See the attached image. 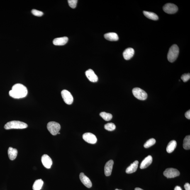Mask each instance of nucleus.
I'll return each mask as SVG.
<instances>
[{"mask_svg":"<svg viewBox=\"0 0 190 190\" xmlns=\"http://www.w3.org/2000/svg\"><path fill=\"white\" fill-rule=\"evenodd\" d=\"M28 92V89L25 86L21 84H17L13 86L9 94L15 99H20L26 97Z\"/></svg>","mask_w":190,"mask_h":190,"instance_id":"1","label":"nucleus"},{"mask_svg":"<svg viewBox=\"0 0 190 190\" xmlns=\"http://www.w3.org/2000/svg\"><path fill=\"white\" fill-rule=\"evenodd\" d=\"M27 124L19 121H12L8 122L5 125L4 128L6 130L11 129H23L28 127Z\"/></svg>","mask_w":190,"mask_h":190,"instance_id":"2","label":"nucleus"},{"mask_svg":"<svg viewBox=\"0 0 190 190\" xmlns=\"http://www.w3.org/2000/svg\"><path fill=\"white\" fill-rule=\"evenodd\" d=\"M179 49L176 45H173L169 49L167 55V58L169 61L173 62L177 59L179 55Z\"/></svg>","mask_w":190,"mask_h":190,"instance_id":"3","label":"nucleus"},{"mask_svg":"<svg viewBox=\"0 0 190 190\" xmlns=\"http://www.w3.org/2000/svg\"><path fill=\"white\" fill-rule=\"evenodd\" d=\"M48 130L52 135L54 136L57 135L61 129V126L59 123L55 122H49L47 124Z\"/></svg>","mask_w":190,"mask_h":190,"instance_id":"4","label":"nucleus"},{"mask_svg":"<svg viewBox=\"0 0 190 190\" xmlns=\"http://www.w3.org/2000/svg\"><path fill=\"white\" fill-rule=\"evenodd\" d=\"M132 93L136 98L140 100L144 101L147 99V95L145 91L140 88H135L132 90Z\"/></svg>","mask_w":190,"mask_h":190,"instance_id":"5","label":"nucleus"},{"mask_svg":"<svg viewBox=\"0 0 190 190\" xmlns=\"http://www.w3.org/2000/svg\"><path fill=\"white\" fill-rule=\"evenodd\" d=\"M61 96L64 101L66 104H72L73 102V98L71 93L67 90L64 89L62 91Z\"/></svg>","mask_w":190,"mask_h":190,"instance_id":"6","label":"nucleus"},{"mask_svg":"<svg viewBox=\"0 0 190 190\" xmlns=\"http://www.w3.org/2000/svg\"><path fill=\"white\" fill-rule=\"evenodd\" d=\"M163 174L167 178H172L179 176L180 173L177 169L169 168L164 171Z\"/></svg>","mask_w":190,"mask_h":190,"instance_id":"7","label":"nucleus"},{"mask_svg":"<svg viewBox=\"0 0 190 190\" xmlns=\"http://www.w3.org/2000/svg\"><path fill=\"white\" fill-rule=\"evenodd\" d=\"M163 10L164 12L168 14H174L178 11L177 6L175 4L172 3H167L163 7Z\"/></svg>","mask_w":190,"mask_h":190,"instance_id":"8","label":"nucleus"},{"mask_svg":"<svg viewBox=\"0 0 190 190\" xmlns=\"http://www.w3.org/2000/svg\"><path fill=\"white\" fill-rule=\"evenodd\" d=\"M83 139L89 143L94 144L97 142V139L95 135L91 133H86L82 136Z\"/></svg>","mask_w":190,"mask_h":190,"instance_id":"9","label":"nucleus"},{"mask_svg":"<svg viewBox=\"0 0 190 190\" xmlns=\"http://www.w3.org/2000/svg\"><path fill=\"white\" fill-rule=\"evenodd\" d=\"M42 164L45 168L47 169L50 168L52 164V160L48 155L45 154L41 158Z\"/></svg>","mask_w":190,"mask_h":190,"instance_id":"10","label":"nucleus"},{"mask_svg":"<svg viewBox=\"0 0 190 190\" xmlns=\"http://www.w3.org/2000/svg\"><path fill=\"white\" fill-rule=\"evenodd\" d=\"M80 179L81 182L86 187L90 188L92 186V183L90 180L87 176L85 175L84 173H81L80 174Z\"/></svg>","mask_w":190,"mask_h":190,"instance_id":"11","label":"nucleus"},{"mask_svg":"<svg viewBox=\"0 0 190 190\" xmlns=\"http://www.w3.org/2000/svg\"><path fill=\"white\" fill-rule=\"evenodd\" d=\"M86 77L90 81L93 82H96L98 81V77L95 74L94 71L91 69H89L85 72Z\"/></svg>","mask_w":190,"mask_h":190,"instance_id":"12","label":"nucleus"},{"mask_svg":"<svg viewBox=\"0 0 190 190\" xmlns=\"http://www.w3.org/2000/svg\"><path fill=\"white\" fill-rule=\"evenodd\" d=\"M114 162L112 160L108 161L105 166L104 172L105 175L106 176L111 175L112 170Z\"/></svg>","mask_w":190,"mask_h":190,"instance_id":"13","label":"nucleus"},{"mask_svg":"<svg viewBox=\"0 0 190 190\" xmlns=\"http://www.w3.org/2000/svg\"><path fill=\"white\" fill-rule=\"evenodd\" d=\"M152 156L149 155L146 157L145 159L142 161L140 165V168L145 169L152 164Z\"/></svg>","mask_w":190,"mask_h":190,"instance_id":"14","label":"nucleus"},{"mask_svg":"<svg viewBox=\"0 0 190 190\" xmlns=\"http://www.w3.org/2000/svg\"><path fill=\"white\" fill-rule=\"evenodd\" d=\"M68 40V38L67 37H59L54 39L53 43L55 45H63L67 43Z\"/></svg>","mask_w":190,"mask_h":190,"instance_id":"15","label":"nucleus"},{"mask_svg":"<svg viewBox=\"0 0 190 190\" xmlns=\"http://www.w3.org/2000/svg\"><path fill=\"white\" fill-rule=\"evenodd\" d=\"M135 53V51L133 48H128L125 50L123 53V57L125 60H130L133 57Z\"/></svg>","mask_w":190,"mask_h":190,"instance_id":"16","label":"nucleus"},{"mask_svg":"<svg viewBox=\"0 0 190 190\" xmlns=\"http://www.w3.org/2000/svg\"><path fill=\"white\" fill-rule=\"evenodd\" d=\"M139 162L138 161H136L133 163L131 164L126 169V173L130 174L136 172L138 167Z\"/></svg>","mask_w":190,"mask_h":190,"instance_id":"17","label":"nucleus"},{"mask_svg":"<svg viewBox=\"0 0 190 190\" xmlns=\"http://www.w3.org/2000/svg\"><path fill=\"white\" fill-rule=\"evenodd\" d=\"M104 37L106 39L111 41H117L119 39L118 35L115 33L106 34L104 35Z\"/></svg>","mask_w":190,"mask_h":190,"instance_id":"18","label":"nucleus"},{"mask_svg":"<svg viewBox=\"0 0 190 190\" xmlns=\"http://www.w3.org/2000/svg\"><path fill=\"white\" fill-rule=\"evenodd\" d=\"M18 151L16 149L9 147L8 150V154L9 158L11 160L16 159Z\"/></svg>","mask_w":190,"mask_h":190,"instance_id":"19","label":"nucleus"},{"mask_svg":"<svg viewBox=\"0 0 190 190\" xmlns=\"http://www.w3.org/2000/svg\"><path fill=\"white\" fill-rule=\"evenodd\" d=\"M177 146V142L175 140L171 141L169 142L167 147V151L168 153H172L174 150Z\"/></svg>","mask_w":190,"mask_h":190,"instance_id":"20","label":"nucleus"},{"mask_svg":"<svg viewBox=\"0 0 190 190\" xmlns=\"http://www.w3.org/2000/svg\"><path fill=\"white\" fill-rule=\"evenodd\" d=\"M143 13L145 16L147 18L154 21H156L159 19V17L155 13L150 12L144 11Z\"/></svg>","mask_w":190,"mask_h":190,"instance_id":"21","label":"nucleus"},{"mask_svg":"<svg viewBox=\"0 0 190 190\" xmlns=\"http://www.w3.org/2000/svg\"><path fill=\"white\" fill-rule=\"evenodd\" d=\"M43 181L41 179L36 180L33 184V190H40L43 186Z\"/></svg>","mask_w":190,"mask_h":190,"instance_id":"22","label":"nucleus"},{"mask_svg":"<svg viewBox=\"0 0 190 190\" xmlns=\"http://www.w3.org/2000/svg\"><path fill=\"white\" fill-rule=\"evenodd\" d=\"M183 147L186 150H189L190 149V136H186L184 139Z\"/></svg>","mask_w":190,"mask_h":190,"instance_id":"23","label":"nucleus"},{"mask_svg":"<svg viewBox=\"0 0 190 190\" xmlns=\"http://www.w3.org/2000/svg\"><path fill=\"white\" fill-rule=\"evenodd\" d=\"M100 116L105 121H108L111 120L112 118V115L111 114L105 112H101L100 114Z\"/></svg>","mask_w":190,"mask_h":190,"instance_id":"24","label":"nucleus"},{"mask_svg":"<svg viewBox=\"0 0 190 190\" xmlns=\"http://www.w3.org/2000/svg\"><path fill=\"white\" fill-rule=\"evenodd\" d=\"M156 142V141L155 139L152 138L149 139L144 145V147L145 148H148L155 145Z\"/></svg>","mask_w":190,"mask_h":190,"instance_id":"25","label":"nucleus"},{"mask_svg":"<svg viewBox=\"0 0 190 190\" xmlns=\"http://www.w3.org/2000/svg\"><path fill=\"white\" fill-rule=\"evenodd\" d=\"M104 128L107 130L112 131L116 129V125L113 123H110L106 124L105 125Z\"/></svg>","mask_w":190,"mask_h":190,"instance_id":"26","label":"nucleus"},{"mask_svg":"<svg viewBox=\"0 0 190 190\" xmlns=\"http://www.w3.org/2000/svg\"><path fill=\"white\" fill-rule=\"evenodd\" d=\"M68 1L69 6L71 8H76L78 1L77 0H68Z\"/></svg>","mask_w":190,"mask_h":190,"instance_id":"27","label":"nucleus"},{"mask_svg":"<svg viewBox=\"0 0 190 190\" xmlns=\"http://www.w3.org/2000/svg\"><path fill=\"white\" fill-rule=\"evenodd\" d=\"M31 13L32 14L36 16L41 17L43 15V13L42 12L37 10L36 9L32 10Z\"/></svg>","mask_w":190,"mask_h":190,"instance_id":"28","label":"nucleus"},{"mask_svg":"<svg viewBox=\"0 0 190 190\" xmlns=\"http://www.w3.org/2000/svg\"><path fill=\"white\" fill-rule=\"evenodd\" d=\"M181 79L184 82H187L190 79V74L188 73L183 74L181 76Z\"/></svg>","mask_w":190,"mask_h":190,"instance_id":"29","label":"nucleus"},{"mask_svg":"<svg viewBox=\"0 0 190 190\" xmlns=\"http://www.w3.org/2000/svg\"><path fill=\"white\" fill-rule=\"evenodd\" d=\"M185 116L188 119H190V110H189V111H187L185 113Z\"/></svg>","mask_w":190,"mask_h":190,"instance_id":"30","label":"nucleus"},{"mask_svg":"<svg viewBox=\"0 0 190 190\" xmlns=\"http://www.w3.org/2000/svg\"><path fill=\"white\" fill-rule=\"evenodd\" d=\"M184 188L186 190H190V184L189 183H187L184 185Z\"/></svg>","mask_w":190,"mask_h":190,"instance_id":"31","label":"nucleus"},{"mask_svg":"<svg viewBox=\"0 0 190 190\" xmlns=\"http://www.w3.org/2000/svg\"><path fill=\"white\" fill-rule=\"evenodd\" d=\"M174 190H182V188L179 186H176L174 188Z\"/></svg>","mask_w":190,"mask_h":190,"instance_id":"32","label":"nucleus"},{"mask_svg":"<svg viewBox=\"0 0 190 190\" xmlns=\"http://www.w3.org/2000/svg\"><path fill=\"white\" fill-rule=\"evenodd\" d=\"M135 190H144L141 189V188H135Z\"/></svg>","mask_w":190,"mask_h":190,"instance_id":"33","label":"nucleus"},{"mask_svg":"<svg viewBox=\"0 0 190 190\" xmlns=\"http://www.w3.org/2000/svg\"><path fill=\"white\" fill-rule=\"evenodd\" d=\"M121 190V189H116V190Z\"/></svg>","mask_w":190,"mask_h":190,"instance_id":"34","label":"nucleus"},{"mask_svg":"<svg viewBox=\"0 0 190 190\" xmlns=\"http://www.w3.org/2000/svg\"><path fill=\"white\" fill-rule=\"evenodd\" d=\"M58 134H60V132H58Z\"/></svg>","mask_w":190,"mask_h":190,"instance_id":"35","label":"nucleus"}]
</instances>
